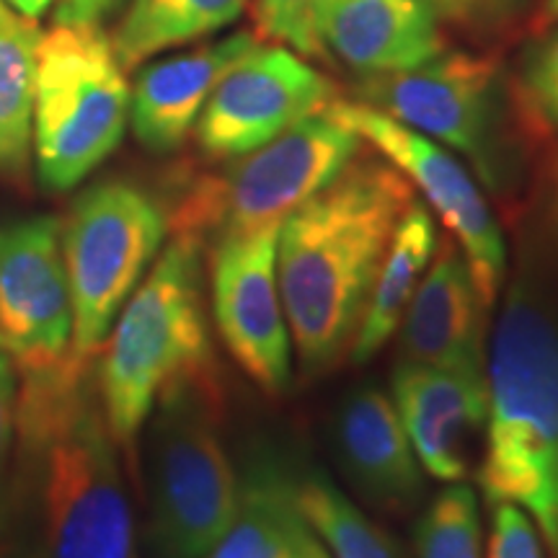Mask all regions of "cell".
Returning <instances> with one entry per match:
<instances>
[{
    "label": "cell",
    "instance_id": "obj_31",
    "mask_svg": "<svg viewBox=\"0 0 558 558\" xmlns=\"http://www.w3.org/2000/svg\"><path fill=\"white\" fill-rule=\"evenodd\" d=\"M5 5H11L13 11H19L26 21H37L54 0H3Z\"/></svg>",
    "mask_w": 558,
    "mask_h": 558
},
{
    "label": "cell",
    "instance_id": "obj_22",
    "mask_svg": "<svg viewBox=\"0 0 558 558\" xmlns=\"http://www.w3.org/2000/svg\"><path fill=\"white\" fill-rule=\"evenodd\" d=\"M37 41L32 21L0 29V177H19L29 160Z\"/></svg>",
    "mask_w": 558,
    "mask_h": 558
},
{
    "label": "cell",
    "instance_id": "obj_10",
    "mask_svg": "<svg viewBox=\"0 0 558 558\" xmlns=\"http://www.w3.org/2000/svg\"><path fill=\"white\" fill-rule=\"evenodd\" d=\"M497 65L469 52H439L403 73L375 75L362 86V104L471 160L488 190L505 181L499 153Z\"/></svg>",
    "mask_w": 558,
    "mask_h": 558
},
{
    "label": "cell",
    "instance_id": "obj_3",
    "mask_svg": "<svg viewBox=\"0 0 558 558\" xmlns=\"http://www.w3.org/2000/svg\"><path fill=\"white\" fill-rule=\"evenodd\" d=\"M16 432L39 481L32 558H132L135 520L94 365L21 380Z\"/></svg>",
    "mask_w": 558,
    "mask_h": 558
},
{
    "label": "cell",
    "instance_id": "obj_30",
    "mask_svg": "<svg viewBox=\"0 0 558 558\" xmlns=\"http://www.w3.org/2000/svg\"><path fill=\"white\" fill-rule=\"evenodd\" d=\"M54 24H101L124 0H54Z\"/></svg>",
    "mask_w": 558,
    "mask_h": 558
},
{
    "label": "cell",
    "instance_id": "obj_14",
    "mask_svg": "<svg viewBox=\"0 0 558 558\" xmlns=\"http://www.w3.org/2000/svg\"><path fill=\"white\" fill-rule=\"evenodd\" d=\"M390 390L422 471L448 484L465 481L486 432V375L399 362Z\"/></svg>",
    "mask_w": 558,
    "mask_h": 558
},
{
    "label": "cell",
    "instance_id": "obj_25",
    "mask_svg": "<svg viewBox=\"0 0 558 558\" xmlns=\"http://www.w3.org/2000/svg\"><path fill=\"white\" fill-rule=\"evenodd\" d=\"M520 96L535 128L558 140V24L546 26L522 58Z\"/></svg>",
    "mask_w": 558,
    "mask_h": 558
},
{
    "label": "cell",
    "instance_id": "obj_19",
    "mask_svg": "<svg viewBox=\"0 0 558 558\" xmlns=\"http://www.w3.org/2000/svg\"><path fill=\"white\" fill-rule=\"evenodd\" d=\"M205 558H331L298 499V481L256 463L241 481L239 512Z\"/></svg>",
    "mask_w": 558,
    "mask_h": 558
},
{
    "label": "cell",
    "instance_id": "obj_18",
    "mask_svg": "<svg viewBox=\"0 0 558 558\" xmlns=\"http://www.w3.org/2000/svg\"><path fill=\"white\" fill-rule=\"evenodd\" d=\"M337 442L349 476L360 492L380 505H414L424 488L416 452L393 407L378 388H362L339 409Z\"/></svg>",
    "mask_w": 558,
    "mask_h": 558
},
{
    "label": "cell",
    "instance_id": "obj_27",
    "mask_svg": "<svg viewBox=\"0 0 558 558\" xmlns=\"http://www.w3.org/2000/svg\"><path fill=\"white\" fill-rule=\"evenodd\" d=\"M486 558H546L538 527L520 507L507 501L492 505Z\"/></svg>",
    "mask_w": 558,
    "mask_h": 558
},
{
    "label": "cell",
    "instance_id": "obj_12",
    "mask_svg": "<svg viewBox=\"0 0 558 558\" xmlns=\"http://www.w3.org/2000/svg\"><path fill=\"white\" fill-rule=\"evenodd\" d=\"M331 96L329 78L288 47L256 45L215 86L194 135L207 158H241L324 111Z\"/></svg>",
    "mask_w": 558,
    "mask_h": 558
},
{
    "label": "cell",
    "instance_id": "obj_16",
    "mask_svg": "<svg viewBox=\"0 0 558 558\" xmlns=\"http://www.w3.org/2000/svg\"><path fill=\"white\" fill-rule=\"evenodd\" d=\"M256 45L254 34L239 32L140 70L130 90V124L137 143L156 156L177 153L222 75Z\"/></svg>",
    "mask_w": 558,
    "mask_h": 558
},
{
    "label": "cell",
    "instance_id": "obj_2",
    "mask_svg": "<svg viewBox=\"0 0 558 558\" xmlns=\"http://www.w3.org/2000/svg\"><path fill=\"white\" fill-rule=\"evenodd\" d=\"M411 202L409 179L386 158L352 160L282 222L277 284L305 373H324L349 354Z\"/></svg>",
    "mask_w": 558,
    "mask_h": 558
},
{
    "label": "cell",
    "instance_id": "obj_11",
    "mask_svg": "<svg viewBox=\"0 0 558 558\" xmlns=\"http://www.w3.org/2000/svg\"><path fill=\"white\" fill-rule=\"evenodd\" d=\"M0 354L21 380L78 365L60 220L50 215L0 226Z\"/></svg>",
    "mask_w": 558,
    "mask_h": 558
},
{
    "label": "cell",
    "instance_id": "obj_13",
    "mask_svg": "<svg viewBox=\"0 0 558 558\" xmlns=\"http://www.w3.org/2000/svg\"><path fill=\"white\" fill-rule=\"evenodd\" d=\"M279 230L220 241L209 248L213 313L230 357L262 390L292 383V339L277 284Z\"/></svg>",
    "mask_w": 558,
    "mask_h": 558
},
{
    "label": "cell",
    "instance_id": "obj_1",
    "mask_svg": "<svg viewBox=\"0 0 558 558\" xmlns=\"http://www.w3.org/2000/svg\"><path fill=\"white\" fill-rule=\"evenodd\" d=\"M499 295L478 484L488 505L520 507L558 558V145L538 173Z\"/></svg>",
    "mask_w": 558,
    "mask_h": 558
},
{
    "label": "cell",
    "instance_id": "obj_26",
    "mask_svg": "<svg viewBox=\"0 0 558 558\" xmlns=\"http://www.w3.org/2000/svg\"><path fill=\"white\" fill-rule=\"evenodd\" d=\"M331 0H256V29L262 37L284 41L308 58H324L320 37L326 9Z\"/></svg>",
    "mask_w": 558,
    "mask_h": 558
},
{
    "label": "cell",
    "instance_id": "obj_8",
    "mask_svg": "<svg viewBox=\"0 0 558 558\" xmlns=\"http://www.w3.org/2000/svg\"><path fill=\"white\" fill-rule=\"evenodd\" d=\"M169 215L130 181H101L81 194L60 222L70 303L73 362L94 365L99 349L145 271L158 259Z\"/></svg>",
    "mask_w": 558,
    "mask_h": 558
},
{
    "label": "cell",
    "instance_id": "obj_23",
    "mask_svg": "<svg viewBox=\"0 0 558 558\" xmlns=\"http://www.w3.org/2000/svg\"><path fill=\"white\" fill-rule=\"evenodd\" d=\"M298 499L331 558H409L386 527L367 518L320 471L298 481Z\"/></svg>",
    "mask_w": 558,
    "mask_h": 558
},
{
    "label": "cell",
    "instance_id": "obj_17",
    "mask_svg": "<svg viewBox=\"0 0 558 558\" xmlns=\"http://www.w3.org/2000/svg\"><path fill=\"white\" fill-rule=\"evenodd\" d=\"M432 0H331L320 37L326 52L365 78L403 73L442 52Z\"/></svg>",
    "mask_w": 558,
    "mask_h": 558
},
{
    "label": "cell",
    "instance_id": "obj_20",
    "mask_svg": "<svg viewBox=\"0 0 558 558\" xmlns=\"http://www.w3.org/2000/svg\"><path fill=\"white\" fill-rule=\"evenodd\" d=\"M437 251V230L429 209L411 202L396 228L386 259L369 292L365 316L354 333L349 357L354 365H367L399 331L403 313Z\"/></svg>",
    "mask_w": 558,
    "mask_h": 558
},
{
    "label": "cell",
    "instance_id": "obj_24",
    "mask_svg": "<svg viewBox=\"0 0 558 558\" xmlns=\"http://www.w3.org/2000/svg\"><path fill=\"white\" fill-rule=\"evenodd\" d=\"M416 558H484L478 497L465 481L429 501L414 527Z\"/></svg>",
    "mask_w": 558,
    "mask_h": 558
},
{
    "label": "cell",
    "instance_id": "obj_6",
    "mask_svg": "<svg viewBox=\"0 0 558 558\" xmlns=\"http://www.w3.org/2000/svg\"><path fill=\"white\" fill-rule=\"evenodd\" d=\"M128 122V78L99 24H54L39 34L32 148L41 190H75L120 148Z\"/></svg>",
    "mask_w": 558,
    "mask_h": 558
},
{
    "label": "cell",
    "instance_id": "obj_21",
    "mask_svg": "<svg viewBox=\"0 0 558 558\" xmlns=\"http://www.w3.org/2000/svg\"><path fill=\"white\" fill-rule=\"evenodd\" d=\"M248 0H130L114 39L124 70L184 41H197L233 24Z\"/></svg>",
    "mask_w": 558,
    "mask_h": 558
},
{
    "label": "cell",
    "instance_id": "obj_29",
    "mask_svg": "<svg viewBox=\"0 0 558 558\" xmlns=\"http://www.w3.org/2000/svg\"><path fill=\"white\" fill-rule=\"evenodd\" d=\"M19 409V373L9 357L0 354V465L9 456L13 435H16Z\"/></svg>",
    "mask_w": 558,
    "mask_h": 558
},
{
    "label": "cell",
    "instance_id": "obj_33",
    "mask_svg": "<svg viewBox=\"0 0 558 558\" xmlns=\"http://www.w3.org/2000/svg\"><path fill=\"white\" fill-rule=\"evenodd\" d=\"M19 24H24V21L19 19V13H13L9 5L0 0V29H11V26H19Z\"/></svg>",
    "mask_w": 558,
    "mask_h": 558
},
{
    "label": "cell",
    "instance_id": "obj_5",
    "mask_svg": "<svg viewBox=\"0 0 558 558\" xmlns=\"http://www.w3.org/2000/svg\"><path fill=\"white\" fill-rule=\"evenodd\" d=\"M220 380L205 373L160 396L150 424V548L205 558L239 512L241 481L220 437Z\"/></svg>",
    "mask_w": 558,
    "mask_h": 558
},
{
    "label": "cell",
    "instance_id": "obj_9",
    "mask_svg": "<svg viewBox=\"0 0 558 558\" xmlns=\"http://www.w3.org/2000/svg\"><path fill=\"white\" fill-rule=\"evenodd\" d=\"M326 111L357 132L362 143L373 145L422 192L469 259L481 298L492 311L505 288L509 248L497 215L456 153L369 104L331 101Z\"/></svg>",
    "mask_w": 558,
    "mask_h": 558
},
{
    "label": "cell",
    "instance_id": "obj_4",
    "mask_svg": "<svg viewBox=\"0 0 558 558\" xmlns=\"http://www.w3.org/2000/svg\"><path fill=\"white\" fill-rule=\"evenodd\" d=\"M205 251L192 235H177L104 339L96 388L117 448L135 445L166 390L215 369Z\"/></svg>",
    "mask_w": 558,
    "mask_h": 558
},
{
    "label": "cell",
    "instance_id": "obj_28",
    "mask_svg": "<svg viewBox=\"0 0 558 558\" xmlns=\"http://www.w3.org/2000/svg\"><path fill=\"white\" fill-rule=\"evenodd\" d=\"M533 0H432L437 16L469 32H492L520 16Z\"/></svg>",
    "mask_w": 558,
    "mask_h": 558
},
{
    "label": "cell",
    "instance_id": "obj_15",
    "mask_svg": "<svg viewBox=\"0 0 558 558\" xmlns=\"http://www.w3.org/2000/svg\"><path fill=\"white\" fill-rule=\"evenodd\" d=\"M488 308L456 241H442L399 326V362L486 375Z\"/></svg>",
    "mask_w": 558,
    "mask_h": 558
},
{
    "label": "cell",
    "instance_id": "obj_32",
    "mask_svg": "<svg viewBox=\"0 0 558 558\" xmlns=\"http://www.w3.org/2000/svg\"><path fill=\"white\" fill-rule=\"evenodd\" d=\"M538 21H541L543 26H554V24H558V0H543Z\"/></svg>",
    "mask_w": 558,
    "mask_h": 558
},
{
    "label": "cell",
    "instance_id": "obj_7",
    "mask_svg": "<svg viewBox=\"0 0 558 558\" xmlns=\"http://www.w3.org/2000/svg\"><path fill=\"white\" fill-rule=\"evenodd\" d=\"M362 137L329 111L292 124L262 148L235 158L226 173L194 184L169 228L209 248L220 241L279 230L331 184L360 153Z\"/></svg>",
    "mask_w": 558,
    "mask_h": 558
}]
</instances>
